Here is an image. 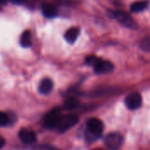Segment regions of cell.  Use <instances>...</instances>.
Here are the masks:
<instances>
[{
    "label": "cell",
    "instance_id": "6da1fadb",
    "mask_svg": "<svg viewBox=\"0 0 150 150\" xmlns=\"http://www.w3.org/2000/svg\"><path fill=\"white\" fill-rule=\"evenodd\" d=\"M104 130L103 122L97 118L90 119L86 123V138L90 142L96 141L100 137Z\"/></svg>",
    "mask_w": 150,
    "mask_h": 150
},
{
    "label": "cell",
    "instance_id": "7a4b0ae2",
    "mask_svg": "<svg viewBox=\"0 0 150 150\" xmlns=\"http://www.w3.org/2000/svg\"><path fill=\"white\" fill-rule=\"evenodd\" d=\"M111 14L119 23H120L122 25L126 26L127 28L134 29V30H136L138 28L137 23L128 13L123 11H112Z\"/></svg>",
    "mask_w": 150,
    "mask_h": 150
},
{
    "label": "cell",
    "instance_id": "3957f363",
    "mask_svg": "<svg viewBox=\"0 0 150 150\" xmlns=\"http://www.w3.org/2000/svg\"><path fill=\"white\" fill-rule=\"evenodd\" d=\"M78 120H79L78 117L75 114H68L65 116H62V118L60 119V121L56 127L58 132L65 133V132L69 131L70 128H72L73 127H75L77 124Z\"/></svg>",
    "mask_w": 150,
    "mask_h": 150
},
{
    "label": "cell",
    "instance_id": "277c9868",
    "mask_svg": "<svg viewBox=\"0 0 150 150\" xmlns=\"http://www.w3.org/2000/svg\"><path fill=\"white\" fill-rule=\"evenodd\" d=\"M61 118H62L61 110L59 108H54L45 115L43 119V125L45 126V127L48 129L54 128L57 127Z\"/></svg>",
    "mask_w": 150,
    "mask_h": 150
},
{
    "label": "cell",
    "instance_id": "5b68a950",
    "mask_svg": "<svg viewBox=\"0 0 150 150\" xmlns=\"http://www.w3.org/2000/svg\"><path fill=\"white\" fill-rule=\"evenodd\" d=\"M105 144L111 150L119 149L123 144V136L119 133H111L105 136Z\"/></svg>",
    "mask_w": 150,
    "mask_h": 150
},
{
    "label": "cell",
    "instance_id": "8992f818",
    "mask_svg": "<svg viewBox=\"0 0 150 150\" xmlns=\"http://www.w3.org/2000/svg\"><path fill=\"white\" fill-rule=\"evenodd\" d=\"M126 105L130 110H137L142 106V98L140 93L138 92H133L129 94L125 100Z\"/></svg>",
    "mask_w": 150,
    "mask_h": 150
},
{
    "label": "cell",
    "instance_id": "52a82bcc",
    "mask_svg": "<svg viewBox=\"0 0 150 150\" xmlns=\"http://www.w3.org/2000/svg\"><path fill=\"white\" fill-rule=\"evenodd\" d=\"M93 69L97 74H108L112 72V70L114 69V66L111 62L99 58L96 64L93 66Z\"/></svg>",
    "mask_w": 150,
    "mask_h": 150
},
{
    "label": "cell",
    "instance_id": "ba28073f",
    "mask_svg": "<svg viewBox=\"0 0 150 150\" xmlns=\"http://www.w3.org/2000/svg\"><path fill=\"white\" fill-rule=\"evenodd\" d=\"M19 140L25 144H32L36 142V134L30 129H21L18 133Z\"/></svg>",
    "mask_w": 150,
    "mask_h": 150
},
{
    "label": "cell",
    "instance_id": "9c48e42d",
    "mask_svg": "<svg viewBox=\"0 0 150 150\" xmlns=\"http://www.w3.org/2000/svg\"><path fill=\"white\" fill-rule=\"evenodd\" d=\"M41 11L43 15L46 18H54L58 15V9L55 5L52 4H44L41 7Z\"/></svg>",
    "mask_w": 150,
    "mask_h": 150
},
{
    "label": "cell",
    "instance_id": "30bf717a",
    "mask_svg": "<svg viewBox=\"0 0 150 150\" xmlns=\"http://www.w3.org/2000/svg\"><path fill=\"white\" fill-rule=\"evenodd\" d=\"M54 87V83L50 78H44L40 81L39 85V91L43 95H47L51 92Z\"/></svg>",
    "mask_w": 150,
    "mask_h": 150
},
{
    "label": "cell",
    "instance_id": "8fae6325",
    "mask_svg": "<svg viewBox=\"0 0 150 150\" xmlns=\"http://www.w3.org/2000/svg\"><path fill=\"white\" fill-rule=\"evenodd\" d=\"M80 34V29L78 27H71L66 31L64 33V39L67 42L73 44L78 38Z\"/></svg>",
    "mask_w": 150,
    "mask_h": 150
},
{
    "label": "cell",
    "instance_id": "7c38bea8",
    "mask_svg": "<svg viewBox=\"0 0 150 150\" xmlns=\"http://www.w3.org/2000/svg\"><path fill=\"white\" fill-rule=\"evenodd\" d=\"M149 3L146 0H142V1H137L134 2L132 5H131V11L134 12V13H138V12H142L143 11H145L148 7H149Z\"/></svg>",
    "mask_w": 150,
    "mask_h": 150
},
{
    "label": "cell",
    "instance_id": "4fadbf2b",
    "mask_svg": "<svg viewBox=\"0 0 150 150\" xmlns=\"http://www.w3.org/2000/svg\"><path fill=\"white\" fill-rule=\"evenodd\" d=\"M80 106V102L78 99H76V98L74 97H69L65 101H64V104H63V107L64 109L66 110H76L77 109L78 107Z\"/></svg>",
    "mask_w": 150,
    "mask_h": 150
},
{
    "label": "cell",
    "instance_id": "5bb4252c",
    "mask_svg": "<svg viewBox=\"0 0 150 150\" xmlns=\"http://www.w3.org/2000/svg\"><path fill=\"white\" fill-rule=\"evenodd\" d=\"M20 45L24 47H28L32 45V34L30 31H25L20 36Z\"/></svg>",
    "mask_w": 150,
    "mask_h": 150
},
{
    "label": "cell",
    "instance_id": "9a60e30c",
    "mask_svg": "<svg viewBox=\"0 0 150 150\" xmlns=\"http://www.w3.org/2000/svg\"><path fill=\"white\" fill-rule=\"evenodd\" d=\"M10 122H11L10 116L4 112H0V127H6L7 125H9Z\"/></svg>",
    "mask_w": 150,
    "mask_h": 150
},
{
    "label": "cell",
    "instance_id": "2e32d148",
    "mask_svg": "<svg viewBox=\"0 0 150 150\" xmlns=\"http://www.w3.org/2000/svg\"><path fill=\"white\" fill-rule=\"evenodd\" d=\"M141 48L145 52H150V35L144 38L141 42Z\"/></svg>",
    "mask_w": 150,
    "mask_h": 150
},
{
    "label": "cell",
    "instance_id": "e0dca14e",
    "mask_svg": "<svg viewBox=\"0 0 150 150\" xmlns=\"http://www.w3.org/2000/svg\"><path fill=\"white\" fill-rule=\"evenodd\" d=\"M98 57L95 56V55H91V56H88L85 60V63L89 66H94L96 64V62L98 61Z\"/></svg>",
    "mask_w": 150,
    "mask_h": 150
},
{
    "label": "cell",
    "instance_id": "ac0fdd59",
    "mask_svg": "<svg viewBox=\"0 0 150 150\" xmlns=\"http://www.w3.org/2000/svg\"><path fill=\"white\" fill-rule=\"evenodd\" d=\"M4 145H5V140H4L2 136H0V149H1L2 148H4Z\"/></svg>",
    "mask_w": 150,
    "mask_h": 150
},
{
    "label": "cell",
    "instance_id": "d6986e66",
    "mask_svg": "<svg viewBox=\"0 0 150 150\" xmlns=\"http://www.w3.org/2000/svg\"><path fill=\"white\" fill-rule=\"evenodd\" d=\"M11 1L13 2V3H15V4H22V3L25 2L26 0H11Z\"/></svg>",
    "mask_w": 150,
    "mask_h": 150
},
{
    "label": "cell",
    "instance_id": "ffe728a7",
    "mask_svg": "<svg viewBox=\"0 0 150 150\" xmlns=\"http://www.w3.org/2000/svg\"><path fill=\"white\" fill-rule=\"evenodd\" d=\"M7 0H0V4H5Z\"/></svg>",
    "mask_w": 150,
    "mask_h": 150
},
{
    "label": "cell",
    "instance_id": "44dd1931",
    "mask_svg": "<svg viewBox=\"0 0 150 150\" xmlns=\"http://www.w3.org/2000/svg\"><path fill=\"white\" fill-rule=\"evenodd\" d=\"M92 150H104V149H92Z\"/></svg>",
    "mask_w": 150,
    "mask_h": 150
}]
</instances>
